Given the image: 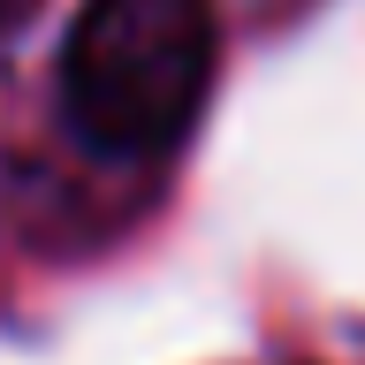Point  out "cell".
Segmentation results:
<instances>
[{
	"instance_id": "1",
	"label": "cell",
	"mask_w": 365,
	"mask_h": 365,
	"mask_svg": "<svg viewBox=\"0 0 365 365\" xmlns=\"http://www.w3.org/2000/svg\"><path fill=\"white\" fill-rule=\"evenodd\" d=\"M221 68L213 0H84L61 46L68 130L107 160H168Z\"/></svg>"
},
{
	"instance_id": "2",
	"label": "cell",
	"mask_w": 365,
	"mask_h": 365,
	"mask_svg": "<svg viewBox=\"0 0 365 365\" xmlns=\"http://www.w3.org/2000/svg\"><path fill=\"white\" fill-rule=\"evenodd\" d=\"M31 16H38V0H0V38H16Z\"/></svg>"
}]
</instances>
